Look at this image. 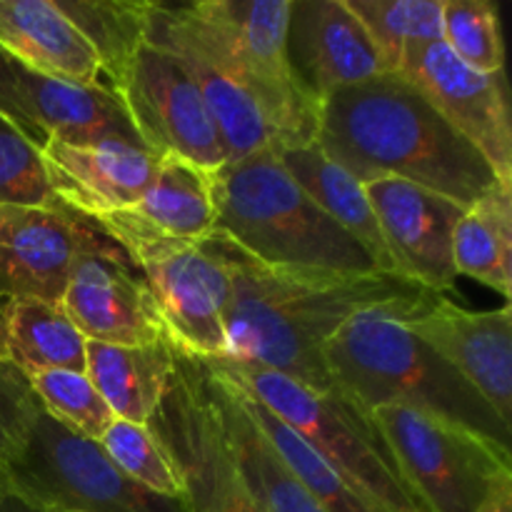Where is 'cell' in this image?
Listing matches in <instances>:
<instances>
[{"instance_id":"obj_24","label":"cell","mask_w":512,"mask_h":512,"mask_svg":"<svg viewBox=\"0 0 512 512\" xmlns=\"http://www.w3.org/2000/svg\"><path fill=\"white\" fill-rule=\"evenodd\" d=\"M5 360L25 378L45 370L85 373V338L60 303L15 298L5 310Z\"/></svg>"},{"instance_id":"obj_32","label":"cell","mask_w":512,"mask_h":512,"mask_svg":"<svg viewBox=\"0 0 512 512\" xmlns=\"http://www.w3.org/2000/svg\"><path fill=\"white\" fill-rule=\"evenodd\" d=\"M0 205H55L40 150L0 113Z\"/></svg>"},{"instance_id":"obj_9","label":"cell","mask_w":512,"mask_h":512,"mask_svg":"<svg viewBox=\"0 0 512 512\" xmlns=\"http://www.w3.org/2000/svg\"><path fill=\"white\" fill-rule=\"evenodd\" d=\"M125 255L153 293L170 345L190 358H223L228 278L205 245L153 243Z\"/></svg>"},{"instance_id":"obj_6","label":"cell","mask_w":512,"mask_h":512,"mask_svg":"<svg viewBox=\"0 0 512 512\" xmlns=\"http://www.w3.org/2000/svg\"><path fill=\"white\" fill-rule=\"evenodd\" d=\"M0 473L43 512H188L183 498H165L128 478L98 440L60 425L38 400Z\"/></svg>"},{"instance_id":"obj_30","label":"cell","mask_w":512,"mask_h":512,"mask_svg":"<svg viewBox=\"0 0 512 512\" xmlns=\"http://www.w3.org/2000/svg\"><path fill=\"white\" fill-rule=\"evenodd\" d=\"M30 390L40 408L58 420L65 428L85 435L90 440H100L108 430L115 415L108 408L95 385L85 373L73 370H45V373L30 375Z\"/></svg>"},{"instance_id":"obj_31","label":"cell","mask_w":512,"mask_h":512,"mask_svg":"<svg viewBox=\"0 0 512 512\" xmlns=\"http://www.w3.org/2000/svg\"><path fill=\"white\" fill-rule=\"evenodd\" d=\"M98 443L103 445L110 460L138 485L165 498H183L178 470L148 425L115 418Z\"/></svg>"},{"instance_id":"obj_8","label":"cell","mask_w":512,"mask_h":512,"mask_svg":"<svg viewBox=\"0 0 512 512\" xmlns=\"http://www.w3.org/2000/svg\"><path fill=\"white\" fill-rule=\"evenodd\" d=\"M175 350V348H173ZM148 428L168 453L188 512H265L233 463L200 358L175 350V370Z\"/></svg>"},{"instance_id":"obj_11","label":"cell","mask_w":512,"mask_h":512,"mask_svg":"<svg viewBox=\"0 0 512 512\" xmlns=\"http://www.w3.org/2000/svg\"><path fill=\"white\" fill-rule=\"evenodd\" d=\"M398 73L488 160L500 183L512 185L510 95L505 73L470 70L443 40L405 55Z\"/></svg>"},{"instance_id":"obj_14","label":"cell","mask_w":512,"mask_h":512,"mask_svg":"<svg viewBox=\"0 0 512 512\" xmlns=\"http://www.w3.org/2000/svg\"><path fill=\"white\" fill-rule=\"evenodd\" d=\"M285 65L313 108L340 88L385 73V65L345 0H293L285 28Z\"/></svg>"},{"instance_id":"obj_5","label":"cell","mask_w":512,"mask_h":512,"mask_svg":"<svg viewBox=\"0 0 512 512\" xmlns=\"http://www.w3.org/2000/svg\"><path fill=\"white\" fill-rule=\"evenodd\" d=\"M205 363L278 415L380 512H428L405 483L370 413L360 410L353 400L340 393H318L293 378L255 365L230 360Z\"/></svg>"},{"instance_id":"obj_34","label":"cell","mask_w":512,"mask_h":512,"mask_svg":"<svg viewBox=\"0 0 512 512\" xmlns=\"http://www.w3.org/2000/svg\"><path fill=\"white\" fill-rule=\"evenodd\" d=\"M0 512H43L38 505L30 503L28 498L18 493L13 485L5 480V475L0 473Z\"/></svg>"},{"instance_id":"obj_35","label":"cell","mask_w":512,"mask_h":512,"mask_svg":"<svg viewBox=\"0 0 512 512\" xmlns=\"http://www.w3.org/2000/svg\"><path fill=\"white\" fill-rule=\"evenodd\" d=\"M13 70L15 60L0 50V113L8 115V98H10V85H13Z\"/></svg>"},{"instance_id":"obj_13","label":"cell","mask_w":512,"mask_h":512,"mask_svg":"<svg viewBox=\"0 0 512 512\" xmlns=\"http://www.w3.org/2000/svg\"><path fill=\"white\" fill-rule=\"evenodd\" d=\"M400 323L428 343L445 363L512 428V310H465L445 295L430 293Z\"/></svg>"},{"instance_id":"obj_10","label":"cell","mask_w":512,"mask_h":512,"mask_svg":"<svg viewBox=\"0 0 512 512\" xmlns=\"http://www.w3.org/2000/svg\"><path fill=\"white\" fill-rule=\"evenodd\" d=\"M118 95L140 143L155 155L188 160L208 173L223 168V145L203 95L168 53L145 43Z\"/></svg>"},{"instance_id":"obj_27","label":"cell","mask_w":512,"mask_h":512,"mask_svg":"<svg viewBox=\"0 0 512 512\" xmlns=\"http://www.w3.org/2000/svg\"><path fill=\"white\" fill-rule=\"evenodd\" d=\"M385 65L398 73L408 53L443 40V0H345Z\"/></svg>"},{"instance_id":"obj_23","label":"cell","mask_w":512,"mask_h":512,"mask_svg":"<svg viewBox=\"0 0 512 512\" xmlns=\"http://www.w3.org/2000/svg\"><path fill=\"white\" fill-rule=\"evenodd\" d=\"M278 160L290 178L310 195V200L373 255L375 265L383 273H395L365 185L355 175L333 163L315 140L278 150Z\"/></svg>"},{"instance_id":"obj_15","label":"cell","mask_w":512,"mask_h":512,"mask_svg":"<svg viewBox=\"0 0 512 512\" xmlns=\"http://www.w3.org/2000/svg\"><path fill=\"white\" fill-rule=\"evenodd\" d=\"M100 230L63 205H0V295L60 303L75 260Z\"/></svg>"},{"instance_id":"obj_33","label":"cell","mask_w":512,"mask_h":512,"mask_svg":"<svg viewBox=\"0 0 512 512\" xmlns=\"http://www.w3.org/2000/svg\"><path fill=\"white\" fill-rule=\"evenodd\" d=\"M33 403L35 395L28 378L20 375L10 363L0 360V460L18 440Z\"/></svg>"},{"instance_id":"obj_37","label":"cell","mask_w":512,"mask_h":512,"mask_svg":"<svg viewBox=\"0 0 512 512\" xmlns=\"http://www.w3.org/2000/svg\"><path fill=\"white\" fill-rule=\"evenodd\" d=\"M5 310H8V298L0 295V360H5Z\"/></svg>"},{"instance_id":"obj_7","label":"cell","mask_w":512,"mask_h":512,"mask_svg":"<svg viewBox=\"0 0 512 512\" xmlns=\"http://www.w3.org/2000/svg\"><path fill=\"white\" fill-rule=\"evenodd\" d=\"M370 418L428 512H480L512 485L510 450L463 425L408 405H380Z\"/></svg>"},{"instance_id":"obj_25","label":"cell","mask_w":512,"mask_h":512,"mask_svg":"<svg viewBox=\"0 0 512 512\" xmlns=\"http://www.w3.org/2000/svg\"><path fill=\"white\" fill-rule=\"evenodd\" d=\"M458 275L478 280L510 303L512 295V185L495 183L463 210L453 233Z\"/></svg>"},{"instance_id":"obj_12","label":"cell","mask_w":512,"mask_h":512,"mask_svg":"<svg viewBox=\"0 0 512 512\" xmlns=\"http://www.w3.org/2000/svg\"><path fill=\"white\" fill-rule=\"evenodd\" d=\"M60 305L80 335L93 343L155 345L168 340L143 275L105 233L78 255Z\"/></svg>"},{"instance_id":"obj_20","label":"cell","mask_w":512,"mask_h":512,"mask_svg":"<svg viewBox=\"0 0 512 512\" xmlns=\"http://www.w3.org/2000/svg\"><path fill=\"white\" fill-rule=\"evenodd\" d=\"M205 365V385L210 403L218 415L233 463L243 478L245 488L265 512H323L313 495L305 490L298 475L290 470L258 420L245 405L243 393L233 383Z\"/></svg>"},{"instance_id":"obj_16","label":"cell","mask_w":512,"mask_h":512,"mask_svg":"<svg viewBox=\"0 0 512 512\" xmlns=\"http://www.w3.org/2000/svg\"><path fill=\"white\" fill-rule=\"evenodd\" d=\"M365 193L395 273L430 293L453 290L458 283L453 233L465 208L398 178L365 183Z\"/></svg>"},{"instance_id":"obj_29","label":"cell","mask_w":512,"mask_h":512,"mask_svg":"<svg viewBox=\"0 0 512 512\" xmlns=\"http://www.w3.org/2000/svg\"><path fill=\"white\" fill-rule=\"evenodd\" d=\"M443 43L478 73H503L505 43L498 5L488 0H443Z\"/></svg>"},{"instance_id":"obj_3","label":"cell","mask_w":512,"mask_h":512,"mask_svg":"<svg viewBox=\"0 0 512 512\" xmlns=\"http://www.w3.org/2000/svg\"><path fill=\"white\" fill-rule=\"evenodd\" d=\"M418 303L353 315L325 343L323 360L335 393L353 400L365 413L380 405H408L463 425L510 450V425L498 418L453 365L400 323V313H408Z\"/></svg>"},{"instance_id":"obj_1","label":"cell","mask_w":512,"mask_h":512,"mask_svg":"<svg viewBox=\"0 0 512 512\" xmlns=\"http://www.w3.org/2000/svg\"><path fill=\"white\" fill-rule=\"evenodd\" d=\"M200 243L228 278L225 353L215 360L273 370L318 393H335L323 348L353 315L418 303L430 293L395 273L265 265L220 230Z\"/></svg>"},{"instance_id":"obj_26","label":"cell","mask_w":512,"mask_h":512,"mask_svg":"<svg viewBox=\"0 0 512 512\" xmlns=\"http://www.w3.org/2000/svg\"><path fill=\"white\" fill-rule=\"evenodd\" d=\"M83 33L100 63V78L118 95L145 45L150 0H53Z\"/></svg>"},{"instance_id":"obj_22","label":"cell","mask_w":512,"mask_h":512,"mask_svg":"<svg viewBox=\"0 0 512 512\" xmlns=\"http://www.w3.org/2000/svg\"><path fill=\"white\" fill-rule=\"evenodd\" d=\"M175 370L170 340L108 345L85 340V375L118 420L148 425Z\"/></svg>"},{"instance_id":"obj_2","label":"cell","mask_w":512,"mask_h":512,"mask_svg":"<svg viewBox=\"0 0 512 512\" xmlns=\"http://www.w3.org/2000/svg\"><path fill=\"white\" fill-rule=\"evenodd\" d=\"M315 143L363 185L398 178L460 208L500 183L488 160L400 73L330 95L318 110Z\"/></svg>"},{"instance_id":"obj_19","label":"cell","mask_w":512,"mask_h":512,"mask_svg":"<svg viewBox=\"0 0 512 512\" xmlns=\"http://www.w3.org/2000/svg\"><path fill=\"white\" fill-rule=\"evenodd\" d=\"M90 223L123 250L153 243H198L215 230L213 180L208 170L168 155L138 203Z\"/></svg>"},{"instance_id":"obj_18","label":"cell","mask_w":512,"mask_h":512,"mask_svg":"<svg viewBox=\"0 0 512 512\" xmlns=\"http://www.w3.org/2000/svg\"><path fill=\"white\" fill-rule=\"evenodd\" d=\"M53 200L80 218H103L143 198L163 158L128 143L65 145L48 140L40 150Z\"/></svg>"},{"instance_id":"obj_4","label":"cell","mask_w":512,"mask_h":512,"mask_svg":"<svg viewBox=\"0 0 512 512\" xmlns=\"http://www.w3.org/2000/svg\"><path fill=\"white\" fill-rule=\"evenodd\" d=\"M215 230L265 265L383 273L373 255L325 215L280 165L255 153L210 173Z\"/></svg>"},{"instance_id":"obj_17","label":"cell","mask_w":512,"mask_h":512,"mask_svg":"<svg viewBox=\"0 0 512 512\" xmlns=\"http://www.w3.org/2000/svg\"><path fill=\"white\" fill-rule=\"evenodd\" d=\"M8 120L43 150L48 140L65 145H140L120 95L103 85H78L43 78L15 63Z\"/></svg>"},{"instance_id":"obj_21","label":"cell","mask_w":512,"mask_h":512,"mask_svg":"<svg viewBox=\"0 0 512 512\" xmlns=\"http://www.w3.org/2000/svg\"><path fill=\"white\" fill-rule=\"evenodd\" d=\"M0 50L43 78L103 85L98 55L53 0H0Z\"/></svg>"},{"instance_id":"obj_28","label":"cell","mask_w":512,"mask_h":512,"mask_svg":"<svg viewBox=\"0 0 512 512\" xmlns=\"http://www.w3.org/2000/svg\"><path fill=\"white\" fill-rule=\"evenodd\" d=\"M230 383V380H228ZM238 388V385H235ZM240 390V388H238ZM245 398V405L253 413V418L258 420V425L263 428V433L268 435L270 443L278 448V453L283 455L285 463L290 465L295 475H298L300 483L305 485L310 495L315 498V503L323 508V512H380L375 505H370L368 500L360 493H355L303 438H300L295 430H290L278 415L270 413L260 400H255L253 395H248L245 390H240Z\"/></svg>"},{"instance_id":"obj_36","label":"cell","mask_w":512,"mask_h":512,"mask_svg":"<svg viewBox=\"0 0 512 512\" xmlns=\"http://www.w3.org/2000/svg\"><path fill=\"white\" fill-rule=\"evenodd\" d=\"M480 512H512V485L500 490Z\"/></svg>"}]
</instances>
